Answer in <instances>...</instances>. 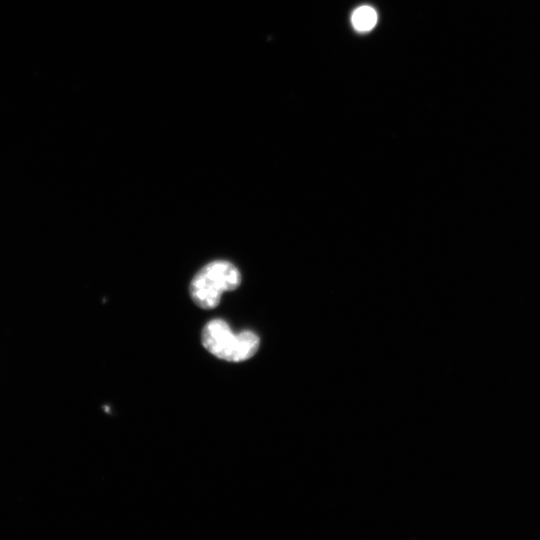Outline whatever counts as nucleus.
I'll list each match as a JSON object with an SVG mask.
<instances>
[{
	"label": "nucleus",
	"instance_id": "7ed1b4c3",
	"mask_svg": "<svg viewBox=\"0 0 540 540\" xmlns=\"http://www.w3.org/2000/svg\"><path fill=\"white\" fill-rule=\"evenodd\" d=\"M351 22L354 29L359 32L370 31L377 23V13L367 5L358 7L352 13Z\"/></svg>",
	"mask_w": 540,
	"mask_h": 540
},
{
	"label": "nucleus",
	"instance_id": "f257e3e1",
	"mask_svg": "<svg viewBox=\"0 0 540 540\" xmlns=\"http://www.w3.org/2000/svg\"><path fill=\"white\" fill-rule=\"evenodd\" d=\"M202 344L208 352L225 361L242 362L258 350L260 340L252 331L235 334L222 319L209 321L201 334Z\"/></svg>",
	"mask_w": 540,
	"mask_h": 540
},
{
	"label": "nucleus",
	"instance_id": "f03ea898",
	"mask_svg": "<svg viewBox=\"0 0 540 540\" xmlns=\"http://www.w3.org/2000/svg\"><path fill=\"white\" fill-rule=\"evenodd\" d=\"M224 292L223 284L206 265L193 277L189 287L191 299L203 309L217 307Z\"/></svg>",
	"mask_w": 540,
	"mask_h": 540
}]
</instances>
